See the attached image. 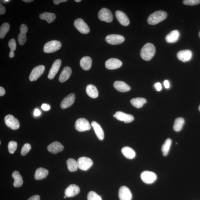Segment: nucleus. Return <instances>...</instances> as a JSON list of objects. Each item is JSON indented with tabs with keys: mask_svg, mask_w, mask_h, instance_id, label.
<instances>
[{
	"mask_svg": "<svg viewBox=\"0 0 200 200\" xmlns=\"http://www.w3.org/2000/svg\"><path fill=\"white\" fill-rule=\"evenodd\" d=\"M155 53V48L153 44L148 43L143 47L140 51V56L144 60H151Z\"/></svg>",
	"mask_w": 200,
	"mask_h": 200,
	"instance_id": "f257e3e1",
	"label": "nucleus"
},
{
	"mask_svg": "<svg viewBox=\"0 0 200 200\" xmlns=\"http://www.w3.org/2000/svg\"><path fill=\"white\" fill-rule=\"evenodd\" d=\"M167 16V14L165 11H158L152 13L149 16L147 21L148 23L151 25L158 24L164 20Z\"/></svg>",
	"mask_w": 200,
	"mask_h": 200,
	"instance_id": "f03ea898",
	"label": "nucleus"
},
{
	"mask_svg": "<svg viewBox=\"0 0 200 200\" xmlns=\"http://www.w3.org/2000/svg\"><path fill=\"white\" fill-rule=\"evenodd\" d=\"M61 46V43L60 42L53 40L45 44L43 47V51L46 53L54 52L59 50Z\"/></svg>",
	"mask_w": 200,
	"mask_h": 200,
	"instance_id": "7ed1b4c3",
	"label": "nucleus"
},
{
	"mask_svg": "<svg viewBox=\"0 0 200 200\" xmlns=\"http://www.w3.org/2000/svg\"><path fill=\"white\" fill-rule=\"evenodd\" d=\"M75 128L76 130L82 132L90 130L91 126L89 121L87 119L81 118L76 121Z\"/></svg>",
	"mask_w": 200,
	"mask_h": 200,
	"instance_id": "20e7f679",
	"label": "nucleus"
},
{
	"mask_svg": "<svg viewBox=\"0 0 200 200\" xmlns=\"http://www.w3.org/2000/svg\"><path fill=\"white\" fill-rule=\"evenodd\" d=\"M140 177L143 181L146 184L153 183L157 180V175L151 171H144L141 174Z\"/></svg>",
	"mask_w": 200,
	"mask_h": 200,
	"instance_id": "39448f33",
	"label": "nucleus"
},
{
	"mask_svg": "<svg viewBox=\"0 0 200 200\" xmlns=\"http://www.w3.org/2000/svg\"><path fill=\"white\" fill-rule=\"evenodd\" d=\"M4 120L6 125L11 129L16 130L20 128V122L14 116L11 115H7L5 117Z\"/></svg>",
	"mask_w": 200,
	"mask_h": 200,
	"instance_id": "423d86ee",
	"label": "nucleus"
},
{
	"mask_svg": "<svg viewBox=\"0 0 200 200\" xmlns=\"http://www.w3.org/2000/svg\"><path fill=\"white\" fill-rule=\"evenodd\" d=\"M78 168L82 170L86 171L90 168L93 164L92 160L87 157L79 158L78 161Z\"/></svg>",
	"mask_w": 200,
	"mask_h": 200,
	"instance_id": "0eeeda50",
	"label": "nucleus"
},
{
	"mask_svg": "<svg viewBox=\"0 0 200 200\" xmlns=\"http://www.w3.org/2000/svg\"><path fill=\"white\" fill-rule=\"evenodd\" d=\"M99 18L103 21L110 23L113 20V16L112 13L109 9L103 8L99 11L98 13Z\"/></svg>",
	"mask_w": 200,
	"mask_h": 200,
	"instance_id": "6e6552de",
	"label": "nucleus"
},
{
	"mask_svg": "<svg viewBox=\"0 0 200 200\" xmlns=\"http://www.w3.org/2000/svg\"><path fill=\"white\" fill-rule=\"evenodd\" d=\"M74 24L76 28L82 33L87 34L90 32L89 26L82 19H77L74 22Z\"/></svg>",
	"mask_w": 200,
	"mask_h": 200,
	"instance_id": "1a4fd4ad",
	"label": "nucleus"
},
{
	"mask_svg": "<svg viewBox=\"0 0 200 200\" xmlns=\"http://www.w3.org/2000/svg\"><path fill=\"white\" fill-rule=\"evenodd\" d=\"M45 70L44 66L41 65L36 66L33 69L29 76V79L30 81H36L41 77Z\"/></svg>",
	"mask_w": 200,
	"mask_h": 200,
	"instance_id": "9d476101",
	"label": "nucleus"
},
{
	"mask_svg": "<svg viewBox=\"0 0 200 200\" xmlns=\"http://www.w3.org/2000/svg\"><path fill=\"white\" fill-rule=\"evenodd\" d=\"M105 39L107 42L112 45H119L125 41V38L122 36L116 34L106 36Z\"/></svg>",
	"mask_w": 200,
	"mask_h": 200,
	"instance_id": "9b49d317",
	"label": "nucleus"
},
{
	"mask_svg": "<svg viewBox=\"0 0 200 200\" xmlns=\"http://www.w3.org/2000/svg\"><path fill=\"white\" fill-rule=\"evenodd\" d=\"M113 116L119 121H123L125 123L131 122L134 119V118L132 115L121 111L116 112Z\"/></svg>",
	"mask_w": 200,
	"mask_h": 200,
	"instance_id": "f8f14e48",
	"label": "nucleus"
},
{
	"mask_svg": "<svg viewBox=\"0 0 200 200\" xmlns=\"http://www.w3.org/2000/svg\"><path fill=\"white\" fill-rule=\"evenodd\" d=\"M119 197L120 200H131L132 194L127 187L122 186L119 189Z\"/></svg>",
	"mask_w": 200,
	"mask_h": 200,
	"instance_id": "ddd939ff",
	"label": "nucleus"
},
{
	"mask_svg": "<svg viewBox=\"0 0 200 200\" xmlns=\"http://www.w3.org/2000/svg\"><path fill=\"white\" fill-rule=\"evenodd\" d=\"M122 63L118 59L111 58L109 59L105 62V66L106 68L110 70L117 69L121 67Z\"/></svg>",
	"mask_w": 200,
	"mask_h": 200,
	"instance_id": "4468645a",
	"label": "nucleus"
},
{
	"mask_svg": "<svg viewBox=\"0 0 200 200\" xmlns=\"http://www.w3.org/2000/svg\"><path fill=\"white\" fill-rule=\"evenodd\" d=\"M61 63V60L60 59L56 60L53 63L48 74V78L49 79L52 80L54 78L60 69Z\"/></svg>",
	"mask_w": 200,
	"mask_h": 200,
	"instance_id": "2eb2a0df",
	"label": "nucleus"
},
{
	"mask_svg": "<svg viewBox=\"0 0 200 200\" xmlns=\"http://www.w3.org/2000/svg\"><path fill=\"white\" fill-rule=\"evenodd\" d=\"M75 100V94L73 93H70L62 101L60 104V107L62 109H66L69 107L73 104Z\"/></svg>",
	"mask_w": 200,
	"mask_h": 200,
	"instance_id": "dca6fc26",
	"label": "nucleus"
},
{
	"mask_svg": "<svg viewBox=\"0 0 200 200\" xmlns=\"http://www.w3.org/2000/svg\"><path fill=\"white\" fill-rule=\"evenodd\" d=\"M79 192V186L75 184H71L66 189L64 194L67 197H72L78 195Z\"/></svg>",
	"mask_w": 200,
	"mask_h": 200,
	"instance_id": "f3484780",
	"label": "nucleus"
},
{
	"mask_svg": "<svg viewBox=\"0 0 200 200\" xmlns=\"http://www.w3.org/2000/svg\"><path fill=\"white\" fill-rule=\"evenodd\" d=\"M177 56L179 60L183 62H185L191 60L192 53L189 50L180 51L177 53Z\"/></svg>",
	"mask_w": 200,
	"mask_h": 200,
	"instance_id": "a211bd4d",
	"label": "nucleus"
},
{
	"mask_svg": "<svg viewBox=\"0 0 200 200\" xmlns=\"http://www.w3.org/2000/svg\"><path fill=\"white\" fill-rule=\"evenodd\" d=\"M20 33L18 36V39L20 45H23L27 41L26 33L28 31V27L25 24H22L20 27Z\"/></svg>",
	"mask_w": 200,
	"mask_h": 200,
	"instance_id": "6ab92c4d",
	"label": "nucleus"
},
{
	"mask_svg": "<svg viewBox=\"0 0 200 200\" xmlns=\"http://www.w3.org/2000/svg\"><path fill=\"white\" fill-rule=\"evenodd\" d=\"M116 18L122 25L127 26L129 25L130 22L128 17L125 13L121 11H117L115 12Z\"/></svg>",
	"mask_w": 200,
	"mask_h": 200,
	"instance_id": "aec40b11",
	"label": "nucleus"
},
{
	"mask_svg": "<svg viewBox=\"0 0 200 200\" xmlns=\"http://www.w3.org/2000/svg\"><path fill=\"white\" fill-rule=\"evenodd\" d=\"M47 149L51 153L56 154L62 152L64 149V146L60 142H54L49 144Z\"/></svg>",
	"mask_w": 200,
	"mask_h": 200,
	"instance_id": "412c9836",
	"label": "nucleus"
},
{
	"mask_svg": "<svg viewBox=\"0 0 200 200\" xmlns=\"http://www.w3.org/2000/svg\"><path fill=\"white\" fill-rule=\"evenodd\" d=\"M72 72L71 68L69 66L65 67L60 74L59 79V81L61 83H63L67 81L71 76Z\"/></svg>",
	"mask_w": 200,
	"mask_h": 200,
	"instance_id": "4be33fe9",
	"label": "nucleus"
},
{
	"mask_svg": "<svg viewBox=\"0 0 200 200\" xmlns=\"http://www.w3.org/2000/svg\"><path fill=\"white\" fill-rule=\"evenodd\" d=\"M113 86L117 91L121 92H128L131 90V87L126 83L123 81H115L114 83Z\"/></svg>",
	"mask_w": 200,
	"mask_h": 200,
	"instance_id": "5701e85b",
	"label": "nucleus"
},
{
	"mask_svg": "<svg viewBox=\"0 0 200 200\" xmlns=\"http://www.w3.org/2000/svg\"><path fill=\"white\" fill-rule=\"evenodd\" d=\"M91 126L93 127L95 133L99 140H102L104 138V133L103 130L99 123L95 121H93L91 123Z\"/></svg>",
	"mask_w": 200,
	"mask_h": 200,
	"instance_id": "b1692460",
	"label": "nucleus"
},
{
	"mask_svg": "<svg viewBox=\"0 0 200 200\" xmlns=\"http://www.w3.org/2000/svg\"><path fill=\"white\" fill-rule=\"evenodd\" d=\"M180 37V33L178 30H174L166 36L165 39L167 43H174L178 41Z\"/></svg>",
	"mask_w": 200,
	"mask_h": 200,
	"instance_id": "393cba45",
	"label": "nucleus"
},
{
	"mask_svg": "<svg viewBox=\"0 0 200 200\" xmlns=\"http://www.w3.org/2000/svg\"><path fill=\"white\" fill-rule=\"evenodd\" d=\"M92 59L89 56H85L81 59L80 64L81 67L84 70H88L90 69L92 66Z\"/></svg>",
	"mask_w": 200,
	"mask_h": 200,
	"instance_id": "a878e982",
	"label": "nucleus"
},
{
	"mask_svg": "<svg viewBox=\"0 0 200 200\" xmlns=\"http://www.w3.org/2000/svg\"><path fill=\"white\" fill-rule=\"evenodd\" d=\"M121 152L123 155L127 159H132L136 156V153L132 148L128 146L124 147L122 149Z\"/></svg>",
	"mask_w": 200,
	"mask_h": 200,
	"instance_id": "bb28decb",
	"label": "nucleus"
},
{
	"mask_svg": "<svg viewBox=\"0 0 200 200\" xmlns=\"http://www.w3.org/2000/svg\"><path fill=\"white\" fill-rule=\"evenodd\" d=\"M12 176L14 180L13 186L15 187H20L23 184L22 177L18 171H15L12 174Z\"/></svg>",
	"mask_w": 200,
	"mask_h": 200,
	"instance_id": "cd10ccee",
	"label": "nucleus"
},
{
	"mask_svg": "<svg viewBox=\"0 0 200 200\" xmlns=\"http://www.w3.org/2000/svg\"><path fill=\"white\" fill-rule=\"evenodd\" d=\"M48 173V171L47 169L42 167H40L35 171V178L37 180H43L46 178Z\"/></svg>",
	"mask_w": 200,
	"mask_h": 200,
	"instance_id": "c85d7f7f",
	"label": "nucleus"
},
{
	"mask_svg": "<svg viewBox=\"0 0 200 200\" xmlns=\"http://www.w3.org/2000/svg\"><path fill=\"white\" fill-rule=\"evenodd\" d=\"M39 18L42 20H46L48 23L50 24L55 20L56 16L54 13L45 12L40 14Z\"/></svg>",
	"mask_w": 200,
	"mask_h": 200,
	"instance_id": "c756f323",
	"label": "nucleus"
},
{
	"mask_svg": "<svg viewBox=\"0 0 200 200\" xmlns=\"http://www.w3.org/2000/svg\"><path fill=\"white\" fill-rule=\"evenodd\" d=\"M86 92L87 95L91 98H96L98 96V91L94 85L91 84L87 85Z\"/></svg>",
	"mask_w": 200,
	"mask_h": 200,
	"instance_id": "7c9ffc66",
	"label": "nucleus"
},
{
	"mask_svg": "<svg viewBox=\"0 0 200 200\" xmlns=\"http://www.w3.org/2000/svg\"><path fill=\"white\" fill-rule=\"evenodd\" d=\"M146 99L142 98H133L131 100V104L137 108L142 107L144 104H146Z\"/></svg>",
	"mask_w": 200,
	"mask_h": 200,
	"instance_id": "2f4dec72",
	"label": "nucleus"
},
{
	"mask_svg": "<svg viewBox=\"0 0 200 200\" xmlns=\"http://www.w3.org/2000/svg\"><path fill=\"white\" fill-rule=\"evenodd\" d=\"M66 164L68 170L70 172H75L78 168L77 161L73 159H68L66 161Z\"/></svg>",
	"mask_w": 200,
	"mask_h": 200,
	"instance_id": "473e14b6",
	"label": "nucleus"
},
{
	"mask_svg": "<svg viewBox=\"0 0 200 200\" xmlns=\"http://www.w3.org/2000/svg\"><path fill=\"white\" fill-rule=\"evenodd\" d=\"M184 120L182 118H177L175 119L173 129L176 132H179L181 130L184 125Z\"/></svg>",
	"mask_w": 200,
	"mask_h": 200,
	"instance_id": "72a5a7b5",
	"label": "nucleus"
},
{
	"mask_svg": "<svg viewBox=\"0 0 200 200\" xmlns=\"http://www.w3.org/2000/svg\"><path fill=\"white\" fill-rule=\"evenodd\" d=\"M172 144V140L170 139H167L162 146L161 150L164 156L168 155Z\"/></svg>",
	"mask_w": 200,
	"mask_h": 200,
	"instance_id": "f704fd0d",
	"label": "nucleus"
},
{
	"mask_svg": "<svg viewBox=\"0 0 200 200\" xmlns=\"http://www.w3.org/2000/svg\"><path fill=\"white\" fill-rule=\"evenodd\" d=\"M10 29V25L7 23L2 24L0 28V38L3 39Z\"/></svg>",
	"mask_w": 200,
	"mask_h": 200,
	"instance_id": "c9c22d12",
	"label": "nucleus"
},
{
	"mask_svg": "<svg viewBox=\"0 0 200 200\" xmlns=\"http://www.w3.org/2000/svg\"><path fill=\"white\" fill-rule=\"evenodd\" d=\"M87 200H102L100 196L93 191L89 192L87 196Z\"/></svg>",
	"mask_w": 200,
	"mask_h": 200,
	"instance_id": "e433bc0d",
	"label": "nucleus"
},
{
	"mask_svg": "<svg viewBox=\"0 0 200 200\" xmlns=\"http://www.w3.org/2000/svg\"><path fill=\"white\" fill-rule=\"evenodd\" d=\"M17 146H18V144L16 142L11 141L9 142L8 145L9 153L11 154L14 153L17 149Z\"/></svg>",
	"mask_w": 200,
	"mask_h": 200,
	"instance_id": "4c0bfd02",
	"label": "nucleus"
},
{
	"mask_svg": "<svg viewBox=\"0 0 200 200\" xmlns=\"http://www.w3.org/2000/svg\"><path fill=\"white\" fill-rule=\"evenodd\" d=\"M31 149V146L29 144H24L22 148L21 154L23 156H25L29 152Z\"/></svg>",
	"mask_w": 200,
	"mask_h": 200,
	"instance_id": "58836bf2",
	"label": "nucleus"
},
{
	"mask_svg": "<svg viewBox=\"0 0 200 200\" xmlns=\"http://www.w3.org/2000/svg\"><path fill=\"white\" fill-rule=\"evenodd\" d=\"M183 3L187 5H197L200 3V0H184L183 1Z\"/></svg>",
	"mask_w": 200,
	"mask_h": 200,
	"instance_id": "ea45409f",
	"label": "nucleus"
},
{
	"mask_svg": "<svg viewBox=\"0 0 200 200\" xmlns=\"http://www.w3.org/2000/svg\"><path fill=\"white\" fill-rule=\"evenodd\" d=\"M8 46L10 49L11 51L14 52L16 50V43L15 39H12L9 41L8 43Z\"/></svg>",
	"mask_w": 200,
	"mask_h": 200,
	"instance_id": "a19ab883",
	"label": "nucleus"
},
{
	"mask_svg": "<svg viewBox=\"0 0 200 200\" xmlns=\"http://www.w3.org/2000/svg\"><path fill=\"white\" fill-rule=\"evenodd\" d=\"M41 108L42 109L45 110V111H48L50 109L51 107L48 104H42Z\"/></svg>",
	"mask_w": 200,
	"mask_h": 200,
	"instance_id": "79ce46f5",
	"label": "nucleus"
},
{
	"mask_svg": "<svg viewBox=\"0 0 200 200\" xmlns=\"http://www.w3.org/2000/svg\"><path fill=\"white\" fill-rule=\"evenodd\" d=\"M154 87H155L156 90L158 91H161L162 89V87L161 83L159 82L156 83L154 85Z\"/></svg>",
	"mask_w": 200,
	"mask_h": 200,
	"instance_id": "37998d69",
	"label": "nucleus"
},
{
	"mask_svg": "<svg viewBox=\"0 0 200 200\" xmlns=\"http://www.w3.org/2000/svg\"><path fill=\"white\" fill-rule=\"evenodd\" d=\"M6 12L5 7L1 3L0 4V15L4 14Z\"/></svg>",
	"mask_w": 200,
	"mask_h": 200,
	"instance_id": "c03bdc74",
	"label": "nucleus"
},
{
	"mask_svg": "<svg viewBox=\"0 0 200 200\" xmlns=\"http://www.w3.org/2000/svg\"><path fill=\"white\" fill-rule=\"evenodd\" d=\"M40 197L38 195H35L30 197L28 200H40Z\"/></svg>",
	"mask_w": 200,
	"mask_h": 200,
	"instance_id": "a18cd8bd",
	"label": "nucleus"
},
{
	"mask_svg": "<svg viewBox=\"0 0 200 200\" xmlns=\"http://www.w3.org/2000/svg\"><path fill=\"white\" fill-rule=\"evenodd\" d=\"M67 1V0H54L53 2L55 5H58L61 3Z\"/></svg>",
	"mask_w": 200,
	"mask_h": 200,
	"instance_id": "49530a36",
	"label": "nucleus"
},
{
	"mask_svg": "<svg viewBox=\"0 0 200 200\" xmlns=\"http://www.w3.org/2000/svg\"><path fill=\"white\" fill-rule=\"evenodd\" d=\"M41 112L40 111V110L38 109H36L34 110V115L35 116V117H38L41 115Z\"/></svg>",
	"mask_w": 200,
	"mask_h": 200,
	"instance_id": "de8ad7c7",
	"label": "nucleus"
},
{
	"mask_svg": "<svg viewBox=\"0 0 200 200\" xmlns=\"http://www.w3.org/2000/svg\"><path fill=\"white\" fill-rule=\"evenodd\" d=\"M6 92L4 89L3 87H0V96H2L5 94Z\"/></svg>",
	"mask_w": 200,
	"mask_h": 200,
	"instance_id": "09e8293b",
	"label": "nucleus"
},
{
	"mask_svg": "<svg viewBox=\"0 0 200 200\" xmlns=\"http://www.w3.org/2000/svg\"><path fill=\"white\" fill-rule=\"evenodd\" d=\"M164 85L166 88L168 89L170 87V84H169V82L167 80H165L164 82Z\"/></svg>",
	"mask_w": 200,
	"mask_h": 200,
	"instance_id": "8fccbe9b",
	"label": "nucleus"
},
{
	"mask_svg": "<svg viewBox=\"0 0 200 200\" xmlns=\"http://www.w3.org/2000/svg\"><path fill=\"white\" fill-rule=\"evenodd\" d=\"M9 56L10 58H14L15 56V53L14 52L10 51V53H9Z\"/></svg>",
	"mask_w": 200,
	"mask_h": 200,
	"instance_id": "3c124183",
	"label": "nucleus"
},
{
	"mask_svg": "<svg viewBox=\"0 0 200 200\" xmlns=\"http://www.w3.org/2000/svg\"><path fill=\"white\" fill-rule=\"evenodd\" d=\"M1 2L3 3H7L10 2L11 1L10 0H2V1H1Z\"/></svg>",
	"mask_w": 200,
	"mask_h": 200,
	"instance_id": "603ef678",
	"label": "nucleus"
},
{
	"mask_svg": "<svg viewBox=\"0 0 200 200\" xmlns=\"http://www.w3.org/2000/svg\"><path fill=\"white\" fill-rule=\"evenodd\" d=\"M23 1L25 2L26 3H30L33 2V0H23Z\"/></svg>",
	"mask_w": 200,
	"mask_h": 200,
	"instance_id": "864d4df0",
	"label": "nucleus"
},
{
	"mask_svg": "<svg viewBox=\"0 0 200 200\" xmlns=\"http://www.w3.org/2000/svg\"><path fill=\"white\" fill-rule=\"evenodd\" d=\"M75 1L77 2H81V0H75Z\"/></svg>",
	"mask_w": 200,
	"mask_h": 200,
	"instance_id": "5fc2aeb1",
	"label": "nucleus"
},
{
	"mask_svg": "<svg viewBox=\"0 0 200 200\" xmlns=\"http://www.w3.org/2000/svg\"><path fill=\"white\" fill-rule=\"evenodd\" d=\"M66 197H66V196H65H65H64V198H66Z\"/></svg>",
	"mask_w": 200,
	"mask_h": 200,
	"instance_id": "6e6d98bb",
	"label": "nucleus"
},
{
	"mask_svg": "<svg viewBox=\"0 0 200 200\" xmlns=\"http://www.w3.org/2000/svg\"><path fill=\"white\" fill-rule=\"evenodd\" d=\"M199 111H200V105L199 106Z\"/></svg>",
	"mask_w": 200,
	"mask_h": 200,
	"instance_id": "4d7b16f0",
	"label": "nucleus"
},
{
	"mask_svg": "<svg viewBox=\"0 0 200 200\" xmlns=\"http://www.w3.org/2000/svg\"><path fill=\"white\" fill-rule=\"evenodd\" d=\"M199 36L200 38V32H199Z\"/></svg>",
	"mask_w": 200,
	"mask_h": 200,
	"instance_id": "13d9d810",
	"label": "nucleus"
}]
</instances>
